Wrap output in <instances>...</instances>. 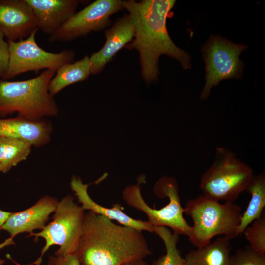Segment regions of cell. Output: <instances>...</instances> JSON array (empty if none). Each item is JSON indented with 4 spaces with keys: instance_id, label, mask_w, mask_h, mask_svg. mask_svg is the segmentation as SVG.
<instances>
[{
    "instance_id": "1",
    "label": "cell",
    "mask_w": 265,
    "mask_h": 265,
    "mask_svg": "<svg viewBox=\"0 0 265 265\" xmlns=\"http://www.w3.org/2000/svg\"><path fill=\"white\" fill-rule=\"evenodd\" d=\"M175 2L174 0L122 1L135 28L134 39L126 47L138 51L142 75L147 82L158 80V62L161 55L177 60L184 69L191 68L189 54L174 44L167 29L166 19Z\"/></svg>"
},
{
    "instance_id": "2",
    "label": "cell",
    "mask_w": 265,
    "mask_h": 265,
    "mask_svg": "<svg viewBox=\"0 0 265 265\" xmlns=\"http://www.w3.org/2000/svg\"><path fill=\"white\" fill-rule=\"evenodd\" d=\"M142 233L91 211L84 215L83 233L75 253L81 265H123L150 255Z\"/></svg>"
},
{
    "instance_id": "3",
    "label": "cell",
    "mask_w": 265,
    "mask_h": 265,
    "mask_svg": "<svg viewBox=\"0 0 265 265\" xmlns=\"http://www.w3.org/2000/svg\"><path fill=\"white\" fill-rule=\"evenodd\" d=\"M55 73L45 70L32 79L21 81L0 79V117L15 113L29 120L56 117L58 107L48 90Z\"/></svg>"
},
{
    "instance_id": "4",
    "label": "cell",
    "mask_w": 265,
    "mask_h": 265,
    "mask_svg": "<svg viewBox=\"0 0 265 265\" xmlns=\"http://www.w3.org/2000/svg\"><path fill=\"white\" fill-rule=\"evenodd\" d=\"M184 208V213L193 221L188 237L196 248L210 243L218 235L230 240L239 235L242 209L234 202L221 203L203 194L188 200Z\"/></svg>"
},
{
    "instance_id": "5",
    "label": "cell",
    "mask_w": 265,
    "mask_h": 265,
    "mask_svg": "<svg viewBox=\"0 0 265 265\" xmlns=\"http://www.w3.org/2000/svg\"><path fill=\"white\" fill-rule=\"evenodd\" d=\"M145 180L140 176L138 184L126 187L122 192V197L131 207L144 212L148 221L153 226L169 227L173 233L188 237L191 226L183 216L184 208L182 206L176 179L170 176H163L157 181L153 191L159 198L167 197L169 202L164 207L156 209L150 207L144 200L141 192V184Z\"/></svg>"
},
{
    "instance_id": "6",
    "label": "cell",
    "mask_w": 265,
    "mask_h": 265,
    "mask_svg": "<svg viewBox=\"0 0 265 265\" xmlns=\"http://www.w3.org/2000/svg\"><path fill=\"white\" fill-rule=\"evenodd\" d=\"M252 168L225 147L216 149L214 161L202 175L203 194L218 201L234 202L253 177Z\"/></svg>"
},
{
    "instance_id": "7",
    "label": "cell",
    "mask_w": 265,
    "mask_h": 265,
    "mask_svg": "<svg viewBox=\"0 0 265 265\" xmlns=\"http://www.w3.org/2000/svg\"><path fill=\"white\" fill-rule=\"evenodd\" d=\"M85 213V210L74 202L72 195L63 197L58 202L53 220L40 232L30 233L27 236L35 237L36 241L42 238L45 244L40 257L26 265H40L44 254L53 245L59 246L55 255L75 254L83 233Z\"/></svg>"
},
{
    "instance_id": "8",
    "label": "cell",
    "mask_w": 265,
    "mask_h": 265,
    "mask_svg": "<svg viewBox=\"0 0 265 265\" xmlns=\"http://www.w3.org/2000/svg\"><path fill=\"white\" fill-rule=\"evenodd\" d=\"M246 46L237 44L218 35H212L203 45L202 53L205 63L206 82L200 95L202 100L209 96L211 89L225 80L238 79L244 65L240 59Z\"/></svg>"
},
{
    "instance_id": "9",
    "label": "cell",
    "mask_w": 265,
    "mask_h": 265,
    "mask_svg": "<svg viewBox=\"0 0 265 265\" xmlns=\"http://www.w3.org/2000/svg\"><path fill=\"white\" fill-rule=\"evenodd\" d=\"M37 30L25 39L7 41L9 45V62L1 79L8 80L16 76L42 69L56 71L64 64L71 63L75 56L72 50H64L58 53L47 52L37 44Z\"/></svg>"
},
{
    "instance_id": "10",
    "label": "cell",
    "mask_w": 265,
    "mask_h": 265,
    "mask_svg": "<svg viewBox=\"0 0 265 265\" xmlns=\"http://www.w3.org/2000/svg\"><path fill=\"white\" fill-rule=\"evenodd\" d=\"M122 0H97L75 13L53 34L49 42H66L102 30L110 24V16L123 8Z\"/></svg>"
},
{
    "instance_id": "11",
    "label": "cell",
    "mask_w": 265,
    "mask_h": 265,
    "mask_svg": "<svg viewBox=\"0 0 265 265\" xmlns=\"http://www.w3.org/2000/svg\"><path fill=\"white\" fill-rule=\"evenodd\" d=\"M39 30L37 18L25 0H0V31L8 41L24 39Z\"/></svg>"
},
{
    "instance_id": "12",
    "label": "cell",
    "mask_w": 265,
    "mask_h": 265,
    "mask_svg": "<svg viewBox=\"0 0 265 265\" xmlns=\"http://www.w3.org/2000/svg\"><path fill=\"white\" fill-rule=\"evenodd\" d=\"M58 202L54 197L45 195L31 207L11 212L2 229L12 237L20 233L42 230L46 225L50 214L55 212Z\"/></svg>"
},
{
    "instance_id": "13",
    "label": "cell",
    "mask_w": 265,
    "mask_h": 265,
    "mask_svg": "<svg viewBox=\"0 0 265 265\" xmlns=\"http://www.w3.org/2000/svg\"><path fill=\"white\" fill-rule=\"evenodd\" d=\"M105 34L106 40L103 47L89 57L93 74L100 72L116 53L134 37V26L130 16L126 15L118 19L105 31Z\"/></svg>"
},
{
    "instance_id": "14",
    "label": "cell",
    "mask_w": 265,
    "mask_h": 265,
    "mask_svg": "<svg viewBox=\"0 0 265 265\" xmlns=\"http://www.w3.org/2000/svg\"><path fill=\"white\" fill-rule=\"evenodd\" d=\"M52 132V123L46 118L29 120L19 116L0 118V137L22 139L35 147L48 144Z\"/></svg>"
},
{
    "instance_id": "15",
    "label": "cell",
    "mask_w": 265,
    "mask_h": 265,
    "mask_svg": "<svg viewBox=\"0 0 265 265\" xmlns=\"http://www.w3.org/2000/svg\"><path fill=\"white\" fill-rule=\"evenodd\" d=\"M89 184H84L79 177L73 176L70 182L71 189L75 193L84 210L115 220L121 225L131 227L141 231L153 232V226L148 221L132 218L123 212V207L118 203L111 208L103 207L96 203L88 193Z\"/></svg>"
},
{
    "instance_id": "16",
    "label": "cell",
    "mask_w": 265,
    "mask_h": 265,
    "mask_svg": "<svg viewBox=\"0 0 265 265\" xmlns=\"http://www.w3.org/2000/svg\"><path fill=\"white\" fill-rule=\"evenodd\" d=\"M34 13L39 29L51 35L75 13L78 0H25Z\"/></svg>"
},
{
    "instance_id": "17",
    "label": "cell",
    "mask_w": 265,
    "mask_h": 265,
    "mask_svg": "<svg viewBox=\"0 0 265 265\" xmlns=\"http://www.w3.org/2000/svg\"><path fill=\"white\" fill-rule=\"evenodd\" d=\"M230 239L222 236L213 242L193 249L185 256V265H232Z\"/></svg>"
},
{
    "instance_id": "18",
    "label": "cell",
    "mask_w": 265,
    "mask_h": 265,
    "mask_svg": "<svg viewBox=\"0 0 265 265\" xmlns=\"http://www.w3.org/2000/svg\"><path fill=\"white\" fill-rule=\"evenodd\" d=\"M91 74V64L87 55L74 63L64 64L56 70L51 80L49 93L54 97L68 86L86 80Z\"/></svg>"
},
{
    "instance_id": "19",
    "label": "cell",
    "mask_w": 265,
    "mask_h": 265,
    "mask_svg": "<svg viewBox=\"0 0 265 265\" xmlns=\"http://www.w3.org/2000/svg\"><path fill=\"white\" fill-rule=\"evenodd\" d=\"M245 191L251 195V198L245 212L242 214L238 230L239 235L264 212L265 207V171L253 175Z\"/></svg>"
},
{
    "instance_id": "20",
    "label": "cell",
    "mask_w": 265,
    "mask_h": 265,
    "mask_svg": "<svg viewBox=\"0 0 265 265\" xmlns=\"http://www.w3.org/2000/svg\"><path fill=\"white\" fill-rule=\"evenodd\" d=\"M32 146L22 139L0 137V162L2 172L6 173L21 162L26 159Z\"/></svg>"
},
{
    "instance_id": "21",
    "label": "cell",
    "mask_w": 265,
    "mask_h": 265,
    "mask_svg": "<svg viewBox=\"0 0 265 265\" xmlns=\"http://www.w3.org/2000/svg\"><path fill=\"white\" fill-rule=\"evenodd\" d=\"M153 232L163 241L166 253L155 260L151 265H185V258L177 247L179 235L163 226L153 227Z\"/></svg>"
},
{
    "instance_id": "22",
    "label": "cell",
    "mask_w": 265,
    "mask_h": 265,
    "mask_svg": "<svg viewBox=\"0 0 265 265\" xmlns=\"http://www.w3.org/2000/svg\"><path fill=\"white\" fill-rule=\"evenodd\" d=\"M250 246L255 251L265 254V214L255 220L243 233Z\"/></svg>"
},
{
    "instance_id": "23",
    "label": "cell",
    "mask_w": 265,
    "mask_h": 265,
    "mask_svg": "<svg viewBox=\"0 0 265 265\" xmlns=\"http://www.w3.org/2000/svg\"><path fill=\"white\" fill-rule=\"evenodd\" d=\"M230 258L232 265H265V254L254 251L249 244L237 250Z\"/></svg>"
},
{
    "instance_id": "24",
    "label": "cell",
    "mask_w": 265,
    "mask_h": 265,
    "mask_svg": "<svg viewBox=\"0 0 265 265\" xmlns=\"http://www.w3.org/2000/svg\"><path fill=\"white\" fill-rule=\"evenodd\" d=\"M46 265H81L76 254L50 256Z\"/></svg>"
},
{
    "instance_id": "25",
    "label": "cell",
    "mask_w": 265,
    "mask_h": 265,
    "mask_svg": "<svg viewBox=\"0 0 265 265\" xmlns=\"http://www.w3.org/2000/svg\"><path fill=\"white\" fill-rule=\"evenodd\" d=\"M4 37L3 34L0 31V78L6 71L9 62V45Z\"/></svg>"
},
{
    "instance_id": "26",
    "label": "cell",
    "mask_w": 265,
    "mask_h": 265,
    "mask_svg": "<svg viewBox=\"0 0 265 265\" xmlns=\"http://www.w3.org/2000/svg\"><path fill=\"white\" fill-rule=\"evenodd\" d=\"M14 237H10L8 238L5 240L3 242L0 244V250L3 249V248L15 244V242L13 240ZM5 262V261L3 259L0 258V265H3Z\"/></svg>"
},
{
    "instance_id": "27",
    "label": "cell",
    "mask_w": 265,
    "mask_h": 265,
    "mask_svg": "<svg viewBox=\"0 0 265 265\" xmlns=\"http://www.w3.org/2000/svg\"><path fill=\"white\" fill-rule=\"evenodd\" d=\"M11 212L0 210V231L2 229V227Z\"/></svg>"
},
{
    "instance_id": "28",
    "label": "cell",
    "mask_w": 265,
    "mask_h": 265,
    "mask_svg": "<svg viewBox=\"0 0 265 265\" xmlns=\"http://www.w3.org/2000/svg\"><path fill=\"white\" fill-rule=\"evenodd\" d=\"M123 265H149L148 264V263L146 261L144 260V259H143V260H140L128 263L127 264H125Z\"/></svg>"
},
{
    "instance_id": "29",
    "label": "cell",
    "mask_w": 265,
    "mask_h": 265,
    "mask_svg": "<svg viewBox=\"0 0 265 265\" xmlns=\"http://www.w3.org/2000/svg\"><path fill=\"white\" fill-rule=\"evenodd\" d=\"M0 172H2V166L0 162Z\"/></svg>"
}]
</instances>
